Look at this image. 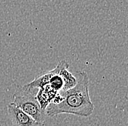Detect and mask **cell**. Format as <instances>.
<instances>
[{
	"instance_id": "1",
	"label": "cell",
	"mask_w": 128,
	"mask_h": 126,
	"mask_svg": "<svg viewBox=\"0 0 128 126\" xmlns=\"http://www.w3.org/2000/svg\"><path fill=\"white\" fill-rule=\"evenodd\" d=\"M77 83L73 88L66 91H59L64 97L58 104L50 103L46 109L49 117L57 114H70L87 117L90 116L95 109L89 93V78L85 71H77L75 74Z\"/></svg>"
},
{
	"instance_id": "2",
	"label": "cell",
	"mask_w": 128,
	"mask_h": 126,
	"mask_svg": "<svg viewBox=\"0 0 128 126\" xmlns=\"http://www.w3.org/2000/svg\"><path fill=\"white\" fill-rule=\"evenodd\" d=\"M39 89H29L23 86L18 87L13 95V103L25 113L42 125L45 119L46 111L43 110L38 102L36 95Z\"/></svg>"
},
{
	"instance_id": "3",
	"label": "cell",
	"mask_w": 128,
	"mask_h": 126,
	"mask_svg": "<svg viewBox=\"0 0 128 126\" xmlns=\"http://www.w3.org/2000/svg\"><path fill=\"white\" fill-rule=\"evenodd\" d=\"M9 117L13 126H42V125L36 122L31 116L25 113L20 108L16 106L13 103L8 106Z\"/></svg>"
},
{
	"instance_id": "4",
	"label": "cell",
	"mask_w": 128,
	"mask_h": 126,
	"mask_svg": "<svg viewBox=\"0 0 128 126\" xmlns=\"http://www.w3.org/2000/svg\"><path fill=\"white\" fill-rule=\"evenodd\" d=\"M66 62V61L64 60L60 61L56 66V68H54L52 70L48 71L44 74H42V75L36 77L31 82H29L26 85H24V86L27 88H29V89H40V88H42L44 86H46L47 85H49V82H50L51 77L52 76H54L55 74L60 73V71L63 68Z\"/></svg>"
},
{
	"instance_id": "5",
	"label": "cell",
	"mask_w": 128,
	"mask_h": 126,
	"mask_svg": "<svg viewBox=\"0 0 128 126\" xmlns=\"http://www.w3.org/2000/svg\"><path fill=\"white\" fill-rule=\"evenodd\" d=\"M69 64L66 61L64 65L63 68L59 73L64 82V86L60 91H66L73 88L77 83V78L76 75L73 74L72 72L68 71Z\"/></svg>"
},
{
	"instance_id": "6",
	"label": "cell",
	"mask_w": 128,
	"mask_h": 126,
	"mask_svg": "<svg viewBox=\"0 0 128 126\" xmlns=\"http://www.w3.org/2000/svg\"><path fill=\"white\" fill-rule=\"evenodd\" d=\"M36 98L40 103L41 108L43 110L46 111V109L49 106V104L52 102V100L49 97L48 93L44 90V88H40L36 95Z\"/></svg>"
},
{
	"instance_id": "7",
	"label": "cell",
	"mask_w": 128,
	"mask_h": 126,
	"mask_svg": "<svg viewBox=\"0 0 128 126\" xmlns=\"http://www.w3.org/2000/svg\"><path fill=\"white\" fill-rule=\"evenodd\" d=\"M49 85L57 92H59L62 90L64 86V82L59 74H55L51 77L49 82Z\"/></svg>"
}]
</instances>
